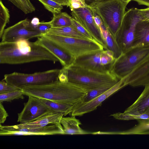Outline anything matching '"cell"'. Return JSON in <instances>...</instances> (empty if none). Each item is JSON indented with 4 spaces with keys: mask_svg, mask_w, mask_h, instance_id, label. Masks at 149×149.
Segmentation results:
<instances>
[{
    "mask_svg": "<svg viewBox=\"0 0 149 149\" xmlns=\"http://www.w3.org/2000/svg\"><path fill=\"white\" fill-rule=\"evenodd\" d=\"M55 63L58 59L36 41L20 40L12 42H0V63L20 64L41 61Z\"/></svg>",
    "mask_w": 149,
    "mask_h": 149,
    "instance_id": "cell-1",
    "label": "cell"
},
{
    "mask_svg": "<svg viewBox=\"0 0 149 149\" xmlns=\"http://www.w3.org/2000/svg\"><path fill=\"white\" fill-rule=\"evenodd\" d=\"M22 90L28 96L70 104L74 107L81 102L88 91L72 83L59 80L47 84L26 86Z\"/></svg>",
    "mask_w": 149,
    "mask_h": 149,
    "instance_id": "cell-2",
    "label": "cell"
},
{
    "mask_svg": "<svg viewBox=\"0 0 149 149\" xmlns=\"http://www.w3.org/2000/svg\"><path fill=\"white\" fill-rule=\"evenodd\" d=\"M67 81L88 91L109 84H116L121 79L112 71L102 73L72 64L61 69Z\"/></svg>",
    "mask_w": 149,
    "mask_h": 149,
    "instance_id": "cell-3",
    "label": "cell"
},
{
    "mask_svg": "<svg viewBox=\"0 0 149 149\" xmlns=\"http://www.w3.org/2000/svg\"><path fill=\"white\" fill-rule=\"evenodd\" d=\"M127 4L121 0H105L90 7L99 15L107 30L115 38L121 25Z\"/></svg>",
    "mask_w": 149,
    "mask_h": 149,
    "instance_id": "cell-4",
    "label": "cell"
},
{
    "mask_svg": "<svg viewBox=\"0 0 149 149\" xmlns=\"http://www.w3.org/2000/svg\"><path fill=\"white\" fill-rule=\"evenodd\" d=\"M61 69L25 74L17 72L4 75V80L8 84L21 90L24 87L32 85L49 84L58 80Z\"/></svg>",
    "mask_w": 149,
    "mask_h": 149,
    "instance_id": "cell-5",
    "label": "cell"
},
{
    "mask_svg": "<svg viewBox=\"0 0 149 149\" xmlns=\"http://www.w3.org/2000/svg\"><path fill=\"white\" fill-rule=\"evenodd\" d=\"M149 58V46L132 47L116 59L112 72L122 79Z\"/></svg>",
    "mask_w": 149,
    "mask_h": 149,
    "instance_id": "cell-6",
    "label": "cell"
},
{
    "mask_svg": "<svg viewBox=\"0 0 149 149\" xmlns=\"http://www.w3.org/2000/svg\"><path fill=\"white\" fill-rule=\"evenodd\" d=\"M43 35L55 41L75 59L104 49L101 44L95 41L73 37Z\"/></svg>",
    "mask_w": 149,
    "mask_h": 149,
    "instance_id": "cell-7",
    "label": "cell"
},
{
    "mask_svg": "<svg viewBox=\"0 0 149 149\" xmlns=\"http://www.w3.org/2000/svg\"><path fill=\"white\" fill-rule=\"evenodd\" d=\"M139 20L138 9L132 8L125 12L121 25L115 36L123 53L133 47L135 27Z\"/></svg>",
    "mask_w": 149,
    "mask_h": 149,
    "instance_id": "cell-8",
    "label": "cell"
},
{
    "mask_svg": "<svg viewBox=\"0 0 149 149\" xmlns=\"http://www.w3.org/2000/svg\"><path fill=\"white\" fill-rule=\"evenodd\" d=\"M116 59L107 50L84 55L75 58L73 64L94 71L106 73L112 71Z\"/></svg>",
    "mask_w": 149,
    "mask_h": 149,
    "instance_id": "cell-9",
    "label": "cell"
},
{
    "mask_svg": "<svg viewBox=\"0 0 149 149\" xmlns=\"http://www.w3.org/2000/svg\"><path fill=\"white\" fill-rule=\"evenodd\" d=\"M64 134L63 127L60 123H52L44 127L26 128L17 125L2 126L0 125V135H48Z\"/></svg>",
    "mask_w": 149,
    "mask_h": 149,
    "instance_id": "cell-10",
    "label": "cell"
},
{
    "mask_svg": "<svg viewBox=\"0 0 149 149\" xmlns=\"http://www.w3.org/2000/svg\"><path fill=\"white\" fill-rule=\"evenodd\" d=\"M41 34L32 26L29 19H25L5 29L1 42H12L22 39L29 40Z\"/></svg>",
    "mask_w": 149,
    "mask_h": 149,
    "instance_id": "cell-11",
    "label": "cell"
},
{
    "mask_svg": "<svg viewBox=\"0 0 149 149\" xmlns=\"http://www.w3.org/2000/svg\"><path fill=\"white\" fill-rule=\"evenodd\" d=\"M71 11L72 17L88 32L104 49H106L105 42L99 27L95 21L93 12L90 7L73 9Z\"/></svg>",
    "mask_w": 149,
    "mask_h": 149,
    "instance_id": "cell-12",
    "label": "cell"
},
{
    "mask_svg": "<svg viewBox=\"0 0 149 149\" xmlns=\"http://www.w3.org/2000/svg\"><path fill=\"white\" fill-rule=\"evenodd\" d=\"M24 103L22 111L18 113L17 122L24 124L34 121L51 111L38 97L31 95Z\"/></svg>",
    "mask_w": 149,
    "mask_h": 149,
    "instance_id": "cell-13",
    "label": "cell"
},
{
    "mask_svg": "<svg viewBox=\"0 0 149 149\" xmlns=\"http://www.w3.org/2000/svg\"><path fill=\"white\" fill-rule=\"evenodd\" d=\"M125 86L121 79L110 89L89 102L74 106L71 113L72 116H80L95 110L103 101L115 92Z\"/></svg>",
    "mask_w": 149,
    "mask_h": 149,
    "instance_id": "cell-14",
    "label": "cell"
},
{
    "mask_svg": "<svg viewBox=\"0 0 149 149\" xmlns=\"http://www.w3.org/2000/svg\"><path fill=\"white\" fill-rule=\"evenodd\" d=\"M37 38L36 41L53 54L63 67H68L73 63L75 58L55 41L43 34Z\"/></svg>",
    "mask_w": 149,
    "mask_h": 149,
    "instance_id": "cell-15",
    "label": "cell"
},
{
    "mask_svg": "<svg viewBox=\"0 0 149 149\" xmlns=\"http://www.w3.org/2000/svg\"><path fill=\"white\" fill-rule=\"evenodd\" d=\"M63 113L51 111L37 120L26 124H19V127L26 128L39 127L45 126L52 123H60Z\"/></svg>",
    "mask_w": 149,
    "mask_h": 149,
    "instance_id": "cell-16",
    "label": "cell"
},
{
    "mask_svg": "<svg viewBox=\"0 0 149 149\" xmlns=\"http://www.w3.org/2000/svg\"><path fill=\"white\" fill-rule=\"evenodd\" d=\"M149 46V21L139 20L135 29L133 47Z\"/></svg>",
    "mask_w": 149,
    "mask_h": 149,
    "instance_id": "cell-17",
    "label": "cell"
},
{
    "mask_svg": "<svg viewBox=\"0 0 149 149\" xmlns=\"http://www.w3.org/2000/svg\"><path fill=\"white\" fill-rule=\"evenodd\" d=\"M149 108V84L145 86L143 92L135 102L124 112L130 114L141 113Z\"/></svg>",
    "mask_w": 149,
    "mask_h": 149,
    "instance_id": "cell-18",
    "label": "cell"
},
{
    "mask_svg": "<svg viewBox=\"0 0 149 149\" xmlns=\"http://www.w3.org/2000/svg\"><path fill=\"white\" fill-rule=\"evenodd\" d=\"M64 134H89L82 130L79 125L81 124L80 120L75 116L69 117L63 116L60 121Z\"/></svg>",
    "mask_w": 149,
    "mask_h": 149,
    "instance_id": "cell-19",
    "label": "cell"
},
{
    "mask_svg": "<svg viewBox=\"0 0 149 149\" xmlns=\"http://www.w3.org/2000/svg\"><path fill=\"white\" fill-rule=\"evenodd\" d=\"M44 34L89 40L78 31L72 25L59 27H52Z\"/></svg>",
    "mask_w": 149,
    "mask_h": 149,
    "instance_id": "cell-20",
    "label": "cell"
},
{
    "mask_svg": "<svg viewBox=\"0 0 149 149\" xmlns=\"http://www.w3.org/2000/svg\"><path fill=\"white\" fill-rule=\"evenodd\" d=\"M99 27L106 42V49L111 51L113 53L114 58L115 59L117 58L123 52L115 38L109 33L103 24H101Z\"/></svg>",
    "mask_w": 149,
    "mask_h": 149,
    "instance_id": "cell-21",
    "label": "cell"
},
{
    "mask_svg": "<svg viewBox=\"0 0 149 149\" xmlns=\"http://www.w3.org/2000/svg\"><path fill=\"white\" fill-rule=\"evenodd\" d=\"M40 100L51 110L56 112L62 113L65 116L71 113L74 105L68 103L52 101L39 98Z\"/></svg>",
    "mask_w": 149,
    "mask_h": 149,
    "instance_id": "cell-22",
    "label": "cell"
},
{
    "mask_svg": "<svg viewBox=\"0 0 149 149\" xmlns=\"http://www.w3.org/2000/svg\"><path fill=\"white\" fill-rule=\"evenodd\" d=\"M72 17L66 12H61L53 16L50 21L52 27H59L72 25Z\"/></svg>",
    "mask_w": 149,
    "mask_h": 149,
    "instance_id": "cell-23",
    "label": "cell"
},
{
    "mask_svg": "<svg viewBox=\"0 0 149 149\" xmlns=\"http://www.w3.org/2000/svg\"><path fill=\"white\" fill-rule=\"evenodd\" d=\"M115 118L122 120L135 119L149 120V108L143 113L136 114H130L125 112L117 113L111 115Z\"/></svg>",
    "mask_w": 149,
    "mask_h": 149,
    "instance_id": "cell-24",
    "label": "cell"
},
{
    "mask_svg": "<svg viewBox=\"0 0 149 149\" xmlns=\"http://www.w3.org/2000/svg\"><path fill=\"white\" fill-rule=\"evenodd\" d=\"M115 84H107L88 91L82 101L78 104L92 100L110 89Z\"/></svg>",
    "mask_w": 149,
    "mask_h": 149,
    "instance_id": "cell-25",
    "label": "cell"
},
{
    "mask_svg": "<svg viewBox=\"0 0 149 149\" xmlns=\"http://www.w3.org/2000/svg\"><path fill=\"white\" fill-rule=\"evenodd\" d=\"M10 14L8 9L0 1V38H1L5 27L9 22Z\"/></svg>",
    "mask_w": 149,
    "mask_h": 149,
    "instance_id": "cell-26",
    "label": "cell"
},
{
    "mask_svg": "<svg viewBox=\"0 0 149 149\" xmlns=\"http://www.w3.org/2000/svg\"><path fill=\"white\" fill-rule=\"evenodd\" d=\"M18 8L27 14L34 12L35 8L30 0H8Z\"/></svg>",
    "mask_w": 149,
    "mask_h": 149,
    "instance_id": "cell-27",
    "label": "cell"
},
{
    "mask_svg": "<svg viewBox=\"0 0 149 149\" xmlns=\"http://www.w3.org/2000/svg\"><path fill=\"white\" fill-rule=\"evenodd\" d=\"M47 10L51 12L53 16L61 12L63 6L52 0H38Z\"/></svg>",
    "mask_w": 149,
    "mask_h": 149,
    "instance_id": "cell-28",
    "label": "cell"
},
{
    "mask_svg": "<svg viewBox=\"0 0 149 149\" xmlns=\"http://www.w3.org/2000/svg\"><path fill=\"white\" fill-rule=\"evenodd\" d=\"M24 93L22 90L0 94V103L3 102H11L15 99L24 98Z\"/></svg>",
    "mask_w": 149,
    "mask_h": 149,
    "instance_id": "cell-29",
    "label": "cell"
},
{
    "mask_svg": "<svg viewBox=\"0 0 149 149\" xmlns=\"http://www.w3.org/2000/svg\"><path fill=\"white\" fill-rule=\"evenodd\" d=\"M140 121V123L133 129L128 131L120 132V134H139L143 132L149 130V120H142Z\"/></svg>",
    "mask_w": 149,
    "mask_h": 149,
    "instance_id": "cell-30",
    "label": "cell"
},
{
    "mask_svg": "<svg viewBox=\"0 0 149 149\" xmlns=\"http://www.w3.org/2000/svg\"><path fill=\"white\" fill-rule=\"evenodd\" d=\"M72 26L78 31L86 37L89 40L97 42L90 33L73 18L72 19Z\"/></svg>",
    "mask_w": 149,
    "mask_h": 149,
    "instance_id": "cell-31",
    "label": "cell"
},
{
    "mask_svg": "<svg viewBox=\"0 0 149 149\" xmlns=\"http://www.w3.org/2000/svg\"><path fill=\"white\" fill-rule=\"evenodd\" d=\"M20 90H22L10 85L5 81H0V94Z\"/></svg>",
    "mask_w": 149,
    "mask_h": 149,
    "instance_id": "cell-32",
    "label": "cell"
},
{
    "mask_svg": "<svg viewBox=\"0 0 149 149\" xmlns=\"http://www.w3.org/2000/svg\"><path fill=\"white\" fill-rule=\"evenodd\" d=\"M89 7L84 0H71L69 6L71 11L73 9Z\"/></svg>",
    "mask_w": 149,
    "mask_h": 149,
    "instance_id": "cell-33",
    "label": "cell"
},
{
    "mask_svg": "<svg viewBox=\"0 0 149 149\" xmlns=\"http://www.w3.org/2000/svg\"><path fill=\"white\" fill-rule=\"evenodd\" d=\"M52 27L51 21L40 22L36 29L42 34H44L50 28Z\"/></svg>",
    "mask_w": 149,
    "mask_h": 149,
    "instance_id": "cell-34",
    "label": "cell"
},
{
    "mask_svg": "<svg viewBox=\"0 0 149 149\" xmlns=\"http://www.w3.org/2000/svg\"><path fill=\"white\" fill-rule=\"evenodd\" d=\"M138 13L140 20L149 21V7L144 9H138Z\"/></svg>",
    "mask_w": 149,
    "mask_h": 149,
    "instance_id": "cell-35",
    "label": "cell"
},
{
    "mask_svg": "<svg viewBox=\"0 0 149 149\" xmlns=\"http://www.w3.org/2000/svg\"><path fill=\"white\" fill-rule=\"evenodd\" d=\"M8 116V114L2 103H0V124H3Z\"/></svg>",
    "mask_w": 149,
    "mask_h": 149,
    "instance_id": "cell-36",
    "label": "cell"
},
{
    "mask_svg": "<svg viewBox=\"0 0 149 149\" xmlns=\"http://www.w3.org/2000/svg\"><path fill=\"white\" fill-rule=\"evenodd\" d=\"M57 2L63 6H66L67 7H69L70 5L71 0H52Z\"/></svg>",
    "mask_w": 149,
    "mask_h": 149,
    "instance_id": "cell-37",
    "label": "cell"
},
{
    "mask_svg": "<svg viewBox=\"0 0 149 149\" xmlns=\"http://www.w3.org/2000/svg\"><path fill=\"white\" fill-rule=\"evenodd\" d=\"M31 23L32 26L34 28L36 29L37 26L39 25L40 22L39 19L37 17H35L32 19L31 21Z\"/></svg>",
    "mask_w": 149,
    "mask_h": 149,
    "instance_id": "cell-38",
    "label": "cell"
},
{
    "mask_svg": "<svg viewBox=\"0 0 149 149\" xmlns=\"http://www.w3.org/2000/svg\"><path fill=\"white\" fill-rule=\"evenodd\" d=\"M104 0H84L86 4L89 6Z\"/></svg>",
    "mask_w": 149,
    "mask_h": 149,
    "instance_id": "cell-39",
    "label": "cell"
},
{
    "mask_svg": "<svg viewBox=\"0 0 149 149\" xmlns=\"http://www.w3.org/2000/svg\"><path fill=\"white\" fill-rule=\"evenodd\" d=\"M139 4L145 5L149 7V0H134Z\"/></svg>",
    "mask_w": 149,
    "mask_h": 149,
    "instance_id": "cell-40",
    "label": "cell"
},
{
    "mask_svg": "<svg viewBox=\"0 0 149 149\" xmlns=\"http://www.w3.org/2000/svg\"><path fill=\"white\" fill-rule=\"evenodd\" d=\"M149 134V130L141 132L140 134Z\"/></svg>",
    "mask_w": 149,
    "mask_h": 149,
    "instance_id": "cell-41",
    "label": "cell"
},
{
    "mask_svg": "<svg viewBox=\"0 0 149 149\" xmlns=\"http://www.w3.org/2000/svg\"><path fill=\"white\" fill-rule=\"evenodd\" d=\"M123 2L128 3L130 1L134 0H121Z\"/></svg>",
    "mask_w": 149,
    "mask_h": 149,
    "instance_id": "cell-42",
    "label": "cell"
}]
</instances>
